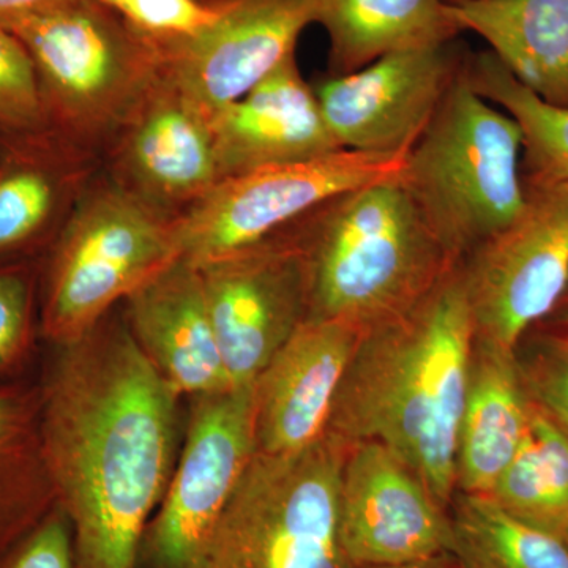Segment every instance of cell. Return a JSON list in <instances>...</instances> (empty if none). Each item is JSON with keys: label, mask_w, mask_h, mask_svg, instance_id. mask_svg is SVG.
I'll list each match as a JSON object with an SVG mask.
<instances>
[{"label": "cell", "mask_w": 568, "mask_h": 568, "mask_svg": "<svg viewBox=\"0 0 568 568\" xmlns=\"http://www.w3.org/2000/svg\"><path fill=\"white\" fill-rule=\"evenodd\" d=\"M59 355L40 394V437L77 568H138L174 473L179 395L111 313Z\"/></svg>", "instance_id": "cell-1"}, {"label": "cell", "mask_w": 568, "mask_h": 568, "mask_svg": "<svg viewBox=\"0 0 568 568\" xmlns=\"http://www.w3.org/2000/svg\"><path fill=\"white\" fill-rule=\"evenodd\" d=\"M474 339L459 263L406 312L362 332L327 433L392 448L450 510Z\"/></svg>", "instance_id": "cell-2"}, {"label": "cell", "mask_w": 568, "mask_h": 568, "mask_svg": "<svg viewBox=\"0 0 568 568\" xmlns=\"http://www.w3.org/2000/svg\"><path fill=\"white\" fill-rule=\"evenodd\" d=\"M310 315L365 328L406 312L463 261L426 223L402 174L338 194L294 223Z\"/></svg>", "instance_id": "cell-3"}, {"label": "cell", "mask_w": 568, "mask_h": 568, "mask_svg": "<svg viewBox=\"0 0 568 568\" xmlns=\"http://www.w3.org/2000/svg\"><path fill=\"white\" fill-rule=\"evenodd\" d=\"M521 163V126L473 88L463 61L402 178L433 233L465 261L525 207Z\"/></svg>", "instance_id": "cell-4"}, {"label": "cell", "mask_w": 568, "mask_h": 568, "mask_svg": "<svg viewBox=\"0 0 568 568\" xmlns=\"http://www.w3.org/2000/svg\"><path fill=\"white\" fill-rule=\"evenodd\" d=\"M31 54L52 133L102 162L160 73L155 40L100 0L3 26Z\"/></svg>", "instance_id": "cell-5"}, {"label": "cell", "mask_w": 568, "mask_h": 568, "mask_svg": "<svg viewBox=\"0 0 568 568\" xmlns=\"http://www.w3.org/2000/svg\"><path fill=\"white\" fill-rule=\"evenodd\" d=\"M349 444L331 433L301 452H256L196 568H351L339 536Z\"/></svg>", "instance_id": "cell-6"}, {"label": "cell", "mask_w": 568, "mask_h": 568, "mask_svg": "<svg viewBox=\"0 0 568 568\" xmlns=\"http://www.w3.org/2000/svg\"><path fill=\"white\" fill-rule=\"evenodd\" d=\"M179 256L173 220L100 170L52 242L41 332L55 346L81 338Z\"/></svg>", "instance_id": "cell-7"}, {"label": "cell", "mask_w": 568, "mask_h": 568, "mask_svg": "<svg viewBox=\"0 0 568 568\" xmlns=\"http://www.w3.org/2000/svg\"><path fill=\"white\" fill-rule=\"evenodd\" d=\"M406 155L336 151L224 179L174 220L181 256L197 267L260 244L338 194L402 174Z\"/></svg>", "instance_id": "cell-8"}, {"label": "cell", "mask_w": 568, "mask_h": 568, "mask_svg": "<svg viewBox=\"0 0 568 568\" xmlns=\"http://www.w3.org/2000/svg\"><path fill=\"white\" fill-rule=\"evenodd\" d=\"M254 454V384L192 396L181 457L140 556L152 568H196Z\"/></svg>", "instance_id": "cell-9"}, {"label": "cell", "mask_w": 568, "mask_h": 568, "mask_svg": "<svg viewBox=\"0 0 568 568\" xmlns=\"http://www.w3.org/2000/svg\"><path fill=\"white\" fill-rule=\"evenodd\" d=\"M476 338L517 351L568 284V181L526 186L517 219L463 261Z\"/></svg>", "instance_id": "cell-10"}, {"label": "cell", "mask_w": 568, "mask_h": 568, "mask_svg": "<svg viewBox=\"0 0 568 568\" xmlns=\"http://www.w3.org/2000/svg\"><path fill=\"white\" fill-rule=\"evenodd\" d=\"M197 268L227 381L254 384L308 320V265L294 224Z\"/></svg>", "instance_id": "cell-11"}, {"label": "cell", "mask_w": 568, "mask_h": 568, "mask_svg": "<svg viewBox=\"0 0 568 568\" xmlns=\"http://www.w3.org/2000/svg\"><path fill=\"white\" fill-rule=\"evenodd\" d=\"M316 0H230L192 36L155 40L160 71L209 119L246 95L315 24Z\"/></svg>", "instance_id": "cell-12"}, {"label": "cell", "mask_w": 568, "mask_h": 568, "mask_svg": "<svg viewBox=\"0 0 568 568\" xmlns=\"http://www.w3.org/2000/svg\"><path fill=\"white\" fill-rule=\"evenodd\" d=\"M462 63L450 41L392 52L313 89L339 149L406 155L432 122Z\"/></svg>", "instance_id": "cell-13"}, {"label": "cell", "mask_w": 568, "mask_h": 568, "mask_svg": "<svg viewBox=\"0 0 568 568\" xmlns=\"http://www.w3.org/2000/svg\"><path fill=\"white\" fill-rule=\"evenodd\" d=\"M339 536L351 567L454 552L450 510L405 459L376 440L351 444L339 484Z\"/></svg>", "instance_id": "cell-14"}, {"label": "cell", "mask_w": 568, "mask_h": 568, "mask_svg": "<svg viewBox=\"0 0 568 568\" xmlns=\"http://www.w3.org/2000/svg\"><path fill=\"white\" fill-rule=\"evenodd\" d=\"M102 170L173 222L222 182L211 119L162 71L111 141Z\"/></svg>", "instance_id": "cell-15"}, {"label": "cell", "mask_w": 568, "mask_h": 568, "mask_svg": "<svg viewBox=\"0 0 568 568\" xmlns=\"http://www.w3.org/2000/svg\"><path fill=\"white\" fill-rule=\"evenodd\" d=\"M362 328L308 317L254 381L256 452L304 450L327 433Z\"/></svg>", "instance_id": "cell-16"}, {"label": "cell", "mask_w": 568, "mask_h": 568, "mask_svg": "<svg viewBox=\"0 0 568 568\" xmlns=\"http://www.w3.org/2000/svg\"><path fill=\"white\" fill-rule=\"evenodd\" d=\"M211 126L222 181L343 151L325 126L315 89L302 78L294 55L216 112Z\"/></svg>", "instance_id": "cell-17"}, {"label": "cell", "mask_w": 568, "mask_h": 568, "mask_svg": "<svg viewBox=\"0 0 568 568\" xmlns=\"http://www.w3.org/2000/svg\"><path fill=\"white\" fill-rule=\"evenodd\" d=\"M134 342L179 395L230 387L200 268L179 256L125 298Z\"/></svg>", "instance_id": "cell-18"}, {"label": "cell", "mask_w": 568, "mask_h": 568, "mask_svg": "<svg viewBox=\"0 0 568 568\" xmlns=\"http://www.w3.org/2000/svg\"><path fill=\"white\" fill-rule=\"evenodd\" d=\"M100 170L52 132L0 141V264L54 242Z\"/></svg>", "instance_id": "cell-19"}, {"label": "cell", "mask_w": 568, "mask_h": 568, "mask_svg": "<svg viewBox=\"0 0 568 568\" xmlns=\"http://www.w3.org/2000/svg\"><path fill=\"white\" fill-rule=\"evenodd\" d=\"M530 407L517 351L474 339L458 428L457 493L489 495L521 447Z\"/></svg>", "instance_id": "cell-20"}, {"label": "cell", "mask_w": 568, "mask_h": 568, "mask_svg": "<svg viewBox=\"0 0 568 568\" xmlns=\"http://www.w3.org/2000/svg\"><path fill=\"white\" fill-rule=\"evenodd\" d=\"M459 32H473L538 99L568 106V0H447Z\"/></svg>", "instance_id": "cell-21"}, {"label": "cell", "mask_w": 568, "mask_h": 568, "mask_svg": "<svg viewBox=\"0 0 568 568\" xmlns=\"http://www.w3.org/2000/svg\"><path fill=\"white\" fill-rule=\"evenodd\" d=\"M315 24L331 44V77L353 73L392 52L457 39L447 0H316Z\"/></svg>", "instance_id": "cell-22"}, {"label": "cell", "mask_w": 568, "mask_h": 568, "mask_svg": "<svg viewBox=\"0 0 568 568\" xmlns=\"http://www.w3.org/2000/svg\"><path fill=\"white\" fill-rule=\"evenodd\" d=\"M58 506L40 437V396L0 388V560Z\"/></svg>", "instance_id": "cell-23"}, {"label": "cell", "mask_w": 568, "mask_h": 568, "mask_svg": "<svg viewBox=\"0 0 568 568\" xmlns=\"http://www.w3.org/2000/svg\"><path fill=\"white\" fill-rule=\"evenodd\" d=\"M488 497L511 517L568 544V439L536 406L521 447Z\"/></svg>", "instance_id": "cell-24"}, {"label": "cell", "mask_w": 568, "mask_h": 568, "mask_svg": "<svg viewBox=\"0 0 568 568\" xmlns=\"http://www.w3.org/2000/svg\"><path fill=\"white\" fill-rule=\"evenodd\" d=\"M465 70L473 88L521 126L525 185L568 181V106L538 99L493 52L465 59Z\"/></svg>", "instance_id": "cell-25"}, {"label": "cell", "mask_w": 568, "mask_h": 568, "mask_svg": "<svg viewBox=\"0 0 568 568\" xmlns=\"http://www.w3.org/2000/svg\"><path fill=\"white\" fill-rule=\"evenodd\" d=\"M462 568H568V544L508 515L491 497L457 493L450 507Z\"/></svg>", "instance_id": "cell-26"}, {"label": "cell", "mask_w": 568, "mask_h": 568, "mask_svg": "<svg viewBox=\"0 0 568 568\" xmlns=\"http://www.w3.org/2000/svg\"><path fill=\"white\" fill-rule=\"evenodd\" d=\"M47 132L36 63L21 40L0 24V141Z\"/></svg>", "instance_id": "cell-27"}, {"label": "cell", "mask_w": 568, "mask_h": 568, "mask_svg": "<svg viewBox=\"0 0 568 568\" xmlns=\"http://www.w3.org/2000/svg\"><path fill=\"white\" fill-rule=\"evenodd\" d=\"M530 403L568 439V335L548 331L517 349Z\"/></svg>", "instance_id": "cell-28"}, {"label": "cell", "mask_w": 568, "mask_h": 568, "mask_svg": "<svg viewBox=\"0 0 568 568\" xmlns=\"http://www.w3.org/2000/svg\"><path fill=\"white\" fill-rule=\"evenodd\" d=\"M36 304V278L31 265L0 264V372L13 365L28 349Z\"/></svg>", "instance_id": "cell-29"}, {"label": "cell", "mask_w": 568, "mask_h": 568, "mask_svg": "<svg viewBox=\"0 0 568 568\" xmlns=\"http://www.w3.org/2000/svg\"><path fill=\"white\" fill-rule=\"evenodd\" d=\"M119 14L153 39L192 36L215 20L219 6L201 0H125Z\"/></svg>", "instance_id": "cell-30"}, {"label": "cell", "mask_w": 568, "mask_h": 568, "mask_svg": "<svg viewBox=\"0 0 568 568\" xmlns=\"http://www.w3.org/2000/svg\"><path fill=\"white\" fill-rule=\"evenodd\" d=\"M0 568H77L73 532L59 504L3 556Z\"/></svg>", "instance_id": "cell-31"}, {"label": "cell", "mask_w": 568, "mask_h": 568, "mask_svg": "<svg viewBox=\"0 0 568 568\" xmlns=\"http://www.w3.org/2000/svg\"><path fill=\"white\" fill-rule=\"evenodd\" d=\"M69 2L71 0H0V24L9 26L26 18L39 17Z\"/></svg>", "instance_id": "cell-32"}, {"label": "cell", "mask_w": 568, "mask_h": 568, "mask_svg": "<svg viewBox=\"0 0 568 568\" xmlns=\"http://www.w3.org/2000/svg\"><path fill=\"white\" fill-rule=\"evenodd\" d=\"M351 568H462L454 555L436 556V558L414 560L405 564H386V566H358Z\"/></svg>", "instance_id": "cell-33"}, {"label": "cell", "mask_w": 568, "mask_h": 568, "mask_svg": "<svg viewBox=\"0 0 568 568\" xmlns=\"http://www.w3.org/2000/svg\"><path fill=\"white\" fill-rule=\"evenodd\" d=\"M552 324L556 325L555 331L564 332L568 335V284L566 291H564L562 297H560L559 304L552 310L551 315Z\"/></svg>", "instance_id": "cell-34"}, {"label": "cell", "mask_w": 568, "mask_h": 568, "mask_svg": "<svg viewBox=\"0 0 568 568\" xmlns=\"http://www.w3.org/2000/svg\"><path fill=\"white\" fill-rule=\"evenodd\" d=\"M100 2L110 7L111 10H114L115 13H118V11L122 9L123 3H125V0H100Z\"/></svg>", "instance_id": "cell-35"}, {"label": "cell", "mask_w": 568, "mask_h": 568, "mask_svg": "<svg viewBox=\"0 0 568 568\" xmlns=\"http://www.w3.org/2000/svg\"><path fill=\"white\" fill-rule=\"evenodd\" d=\"M203 3H207V6H220V3L230 2V0H201Z\"/></svg>", "instance_id": "cell-36"}]
</instances>
